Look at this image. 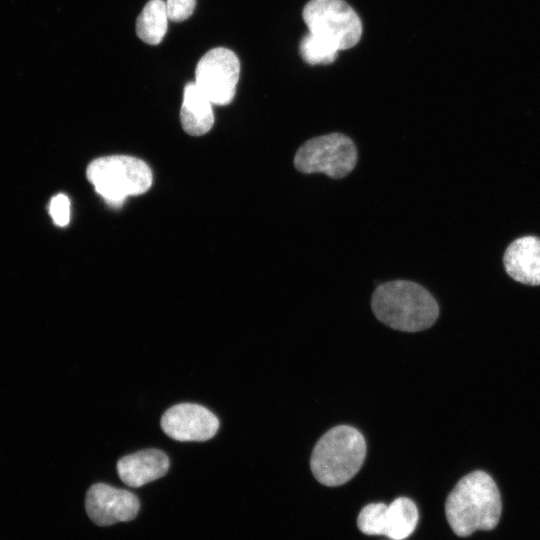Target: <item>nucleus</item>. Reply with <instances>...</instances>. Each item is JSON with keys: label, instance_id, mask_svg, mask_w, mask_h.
I'll return each mask as SVG.
<instances>
[{"label": "nucleus", "instance_id": "f03ea898", "mask_svg": "<svg viewBox=\"0 0 540 540\" xmlns=\"http://www.w3.org/2000/svg\"><path fill=\"white\" fill-rule=\"evenodd\" d=\"M371 308L380 322L404 332L425 330L439 315V306L432 294L408 280L380 284L372 294Z\"/></svg>", "mask_w": 540, "mask_h": 540}, {"label": "nucleus", "instance_id": "6e6552de", "mask_svg": "<svg viewBox=\"0 0 540 540\" xmlns=\"http://www.w3.org/2000/svg\"><path fill=\"white\" fill-rule=\"evenodd\" d=\"M85 508L95 524L108 526L134 519L138 514L140 502L130 491L97 483L87 491Z\"/></svg>", "mask_w": 540, "mask_h": 540}, {"label": "nucleus", "instance_id": "f8f14e48", "mask_svg": "<svg viewBox=\"0 0 540 540\" xmlns=\"http://www.w3.org/2000/svg\"><path fill=\"white\" fill-rule=\"evenodd\" d=\"M180 118L185 132L193 136L203 135L213 126L212 102L195 83L184 88Z\"/></svg>", "mask_w": 540, "mask_h": 540}, {"label": "nucleus", "instance_id": "7ed1b4c3", "mask_svg": "<svg viewBox=\"0 0 540 540\" xmlns=\"http://www.w3.org/2000/svg\"><path fill=\"white\" fill-rule=\"evenodd\" d=\"M366 456V441L359 430L339 425L316 443L310 459L311 471L326 486L346 483L360 470Z\"/></svg>", "mask_w": 540, "mask_h": 540}, {"label": "nucleus", "instance_id": "dca6fc26", "mask_svg": "<svg viewBox=\"0 0 540 540\" xmlns=\"http://www.w3.org/2000/svg\"><path fill=\"white\" fill-rule=\"evenodd\" d=\"M387 506L384 503H370L362 508L357 525L367 535H385Z\"/></svg>", "mask_w": 540, "mask_h": 540}, {"label": "nucleus", "instance_id": "f257e3e1", "mask_svg": "<svg viewBox=\"0 0 540 540\" xmlns=\"http://www.w3.org/2000/svg\"><path fill=\"white\" fill-rule=\"evenodd\" d=\"M501 497L493 478L477 470L461 478L445 503L448 523L458 536L491 530L500 520Z\"/></svg>", "mask_w": 540, "mask_h": 540}, {"label": "nucleus", "instance_id": "2eb2a0df", "mask_svg": "<svg viewBox=\"0 0 540 540\" xmlns=\"http://www.w3.org/2000/svg\"><path fill=\"white\" fill-rule=\"evenodd\" d=\"M300 54L311 65L332 63L339 50L327 40L308 32L300 42Z\"/></svg>", "mask_w": 540, "mask_h": 540}, {"label": "nucleus", "instance_id": "39448f33", "mask_svg": "<svg viewBox=\"0 0 540 540\" xmlns=\"http://www.w3.org/2000/svg\"><path fill=\"white\" fill-rule=\"evenodd\" d=\"M356 163V146L342 133L311 138L298 148L294 156V166L299 172L325 173L333 179L347 176Z\"/></svg>", "mask_w": 540, "mask_h": 540}, {"label": "nucleus", "instance_id": "9d476101", "mask_svg": "<svg viewBox=\"0 0 540 540\" xmlns=\"http://www.w3.org/2000/svg\"><path fill=\"white\" fill-rule=\"evenodd\" d=\"M503 264L507 274L526 285H540V238L523 236L506 249Z\"/></svg>", "mask_w": 540, "mask_h": 540}, {"label": "nucleus", "instance_id": "f3484780", "mask_svg": "<svg viewBox=\"0 0 540 540\" xmlns=\"http://www.w3.org/2000/svg\"><path fill=\"white\" fill-rule=\"evenodd\" d=\"M49 213L58 226H66L70 219V201L64 194L54 196L49 205Z\"/></svg>", "mask_w": 540, "mask_h": 540}, {"label": "nucleus", "instance_id": "1a4fd4ad", "mask_svg": "<svg viewBox=\"0 0 540 540\" xmlns=\"http://www.w3.org/2000/svg\"><path fill=\"white\" fill-rule=\"evenodd\" d=\"M161 427L165 434L177 441H205L216 434L219 420L204 406L180 403L163 414Z\"/></svg>", "mask_w": 540, "mask_h": 540}, {"label": "nucleus", "instance_id": "9b49d317", "mask_svg": "<svg viewBox=\"0 0 540 540\" xmlns=\"http://www.w3.org/2000/svg\"><path fill=\"white\" fill-rule=\"evenodd\" d=\"M167 455L158 449H146L124 456L117 463L121 480L130 487H140L166 474Z\"/></svg>", "mask_w": 540, "mask_h": 540}, {"label": "nucleus", "instance_id": "20e7f679", "mask_svg": "<svg viewBox=\"0 0 540 540\" xmlns=\"http://www.w3.org/2000/svg\"><path fill=\"white\" fill-rule=\"evenodd\" d=\"M86 175L97 193L113 206L121 205L128 196L143 194L152 184L149 166L126 155L95 159L88 165Z\"/></svg>", "mask_w": 540, "mask_h": 540}, {"label": "nucleus", "instance_id": "423d86ee", "mask_svg": "<svg viewBox=\"0 0 540 540\" xmlns=\"http://www.w3.org/2000/svg\"><path fill=\"white\" fill-rule=\"evenodd\" d=\"M302 16L309 32L327 40L339 51L352 48L362 36V22L344 0H310Z\"/></svg>", "mask_w": 540, "mask_h": 540}, {"label": "nucleus", "instance_id": "4468645a", "mask_svg": "<svg viewBox=\"0 0 540 540\" xmlns=\"http://www.w3.org/2000/svg\"><path fill=\"white\" fill-rule=\"evenodd\" d=\"M418 509L406 497H399L387 506L385 536L393 540L407 538L418 523Z\"/></svg>", "mask_w": 540, "mask_h": 540}, {"label": "nucleus", "instance_id": "a211bd4d", "mask_svg": "<svg viewBox=\"0 0 540 540\" xmlns=\"http://www.w3.org/2000/svg\"><path fill=\"white\" fill-rule=\"evenodd\" d=\"M168 19L173 22H182L194 12L196 0H166Z\"/></svg>", "mask_w": 540, "mask_h": 540}, {"label": "nucleus", "instance_id": "0eeeda50", "mask_svg": "<svg viewBox=\"0 0 540 540\" xmlns=\"http://www.w3.org/2000/svg\"><path fill=\"white\" fill-rule=\"evenodd\" d=\"M240 75V62L236 54L224 47L209 50L198 61L195 84L212 104H229L235 95Z\"/></svg>", "mask_w": 540, "mask_h": 540}, {"label": "nucleus", "instance_id": "ddd939ff", "mask_svg": "<svg viewBox=\"0 0 540 540\" xmlns=\"http://www.w3.org/2000/svg\"><path fill=\"white\" fill-rule=\"evenodd\" d=\"M167 21L166 2L164 0H150L137 18V36L147 44L157 45L166 34Z\"/></svg>", "mask_w": 540, "mask_h": 540}]
</instances>
